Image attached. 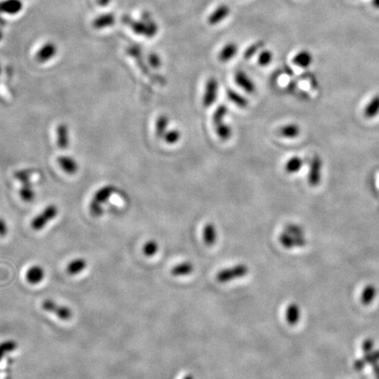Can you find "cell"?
Returning <instances> with one entry per match:
<instances>
[{"label":"cell","mask_w":379,"mask_h":379,"mask_svg":"<svg viewBox=\"0 0 379 379\" xmlns=\"http://www.w3.org/2000/svg\"><path fill=\"white\" fill-rule=\"evenodd\" d=\"M280 244L287 249L302 248L305 245V233L301 227L295 224H289L281 234H279Z\"/></svg>","instance_id":"obj_1"},{"label":"cell","mask_w":379,"mask_h":379,"mask_svg":"<svg viewBox=\"0 0 379 379\" xmlns=\"http://www.w3.org/2000/svg\"><path fill=\"white\" fill-rule=\"evenodd\" d=\"M123 22L126 23L127 26L131 27L135 34L152 38L156 36L158 32V26L151 18V15L149 13H143L141 20H134L131 19L129 16L123 17Z\"/></svg>","instance_id":"obj_2"},{"label":"cell","mask_w":379,"mask_h":379,"mask_svg":"<svg viewBox=\"0 0 379 379\" xmlns=\"http://www.w3.org/2000/svg\"><path fill=\"white\" fill-rule=\"evenodd\" d=\"M116 190L115 186L111 185L103 186L97 190L93 195V200L91 201L89 205L90 212L93 217H99L103 214V204L110 199L112 194L115 193Z\"/></svg>","instance_id":"obj_3"},{"label":"cell","mask_w":379,"mask_h":379,"mask_svg":"<svg viewBox=\"0 0 379 379\" xmlns=\"http://www.w3.org/2000/svg\"><path fill=\"white\" fill-rule=\"evenodd\" d=\"M249 268L247 264H238L229 268H225L216 274V280L220 284H227L236 279H242L249 274Z\"/></svg>","instance_id":"obj_4"},{"label":"cell","mask_w":379,"mask_h":379,"mask_svg":"<svg viewBox=\"0 0 379 379\" xmlns=\"http://www.w3.org/2000/svg\"><path fill=\"white\" fill-rule=\"evenodd\" d=\"M58 207L56 204H49L46 206L43 211L35 216L31 221V227L34 231H40L44 229L47 225L51 222L53 219H56V216L58 215Z\"/></svg>","instance_id":"obj_5"},{"label":"cell","mask_w":379,"mask_h":379,"mask_svg":"<svg viewBox=\"0 0 379 379\" xmlns=\"http://www.w3.org/2000/svg\"><path fill=\"white\" fill-rule=\"evenodd\" d=\"M41 307L46 312H51L53 314L59 318L60 320H71L73 315V312L70 307L66 305H60L53 299L47 298L41 303Z\"/></svg>","instance_id":"obj_6"},{"label":"cell","mask_w":379,"mask_h":379,"mask_svg":"<svg viewBox=\"0 0 379 379\" xmlns=\"http://www.w3.org/2000/svg\"><path fill=\"white\" fill-rule=\"evenodd\" d=\"M15 178L22 183L23 186L19 190V196L23 200L30 202L34 198V190L31 186L29 181V172L28 171H19L15 173Z\"/></svg>","instance_id":"obj_7"},{"label":"cell","mask_w":379,"mask_h":379,"mask_svg":"<svg viewBox=\"0 0 379 379\" xmlns=\"http://www.w3.org/2000/svg\"><path fill=\"white\" fill-rule=\"evenodd\" d=\"M231 13V8L228 4H221L216 7L215 10L209 15L207 23L210 26H217L228 18Z\"/></svg>","instance_id":"obj_8"},{"label":"cell","mask_w":379,"mask_h":379,"mask_svg":"<svg viewBox=\"0 0 379 379\" xmlns=\"http://www.w3.org/2000/svg\"><path fill=\"white\" fill-rule=\"evenodd\" d=\"M57 53V48L52 42L46 43L41 47L36 54V61L38 63H44L52 59Z\"/></svg>","instance_id":"obj_9"},{"label":"cell","mask_w":379,"mask_h":379,"mask_svg":"<svg viewBox=\"0 0 379 379\" xmlns=\"http://www.w3.org/2000/svg\"><path fill=\"white\" fill-rule=\"evenodd\" d=\"M287 323L290 326H296L301 318V310L297 303H290L287 305L284 312Z\"/></svg>","instance_id":"obj_10"},{"label":"cell","mask_w":379,"mask_h":379,"mask_svg":"<svg viewBox=\"0 0 379 379\" xmlns=\"http://www.w3.org/2000/svg\"><path fill=\"white\" fill-rule=\"evenodd\" d=\"M45 271L40 265H33L26 271V279L30 284H38L43 281Z\"/></svg>","instance_id":"obj_11"},{"label":"cell","mask_w":379,"mask_h":379,"mask_svg":"<svg viewBox=\"0 0 379 379\" xmlns=\"http://www.w3.org/2000/svg\"><path fill=\"white\" fill-rule=\"evenodd\" d=\"M57 163L59 164L60 168L67 174L73 175L78 172V168H79L78 162L75 160L72 156H60L57 159Z\"/></svg>","instance_id":"obj_12"},{"label":"cell","mask_w":379,"mask_h":379,"mask_svg":"<svg viewBox=\"0 0 379 379\" xmlns=\"http://www.w3.org/2000/svg\"><path fill=\"white\" fill-rule=\"evenodd\" d=\"M321 160L319 157H314L311 164V170L309 174L308 181L312 186H318L321 179Z\"/></svg>","instance_id":"obj_13"},{"label":"cell","mask_w":379,"mask_h":379,"mask_svg":"<svg viewBox=\"0 0 379 379\" xmlns=\"http://www.w3.org/2000/svg\"><path fill=\"white\" fill-rule=\"evenodd\" d=\"M57 140L56 143L60 149H66L70 144V135H69V127L66 124L61 123L56 128Z\"/></svg>","instance_id":"obj_14"},{"label":"cell","mask_w":379,"mask_h":379,"mask_svg":"<svg viewBox=\"0 0 379 379\" xmlns=\"http://www.w3.org/2000/svg\"><path fill=\"white\" fill-rule=\"evenodd\" d=\"M238 45L235 42H228L225 45L219 54V60L222 63H227L234 58L238 53Z\"/></svg>","instance_id":"obj_15"},{"label":"cell","mask_w":379,"mask_h":379,"mask_svg":"<svg viewBox=\"0 0 379 379\" xmlns=\"http://www.w3.org/2000/svg\"><path fill=\"white\" fill-rule=\"evenodd\" d=\"M22 2L19 0H4L0 2V12L16 14L22 10Z\"/></svg>","instance_id":"obj_16"},{"label":"cell","mask_w":379,"mask_h":379,"mask_svg":"<svg viewBox=\"0 0 379 379\" xmlns=\"http://www.w3.org/2000/svg\"><path fill=\"white\" fill-rule=\"evenodd\" d=\"M218 82L215 78H210L208 82L206 84V89L204 94V105L209 106L208 104H212L215 100V96L218 89Z\"/></svg>","instance_id":"obj_17"},{"label":"cell","mask_w":379,"mask_h":379,"mask_svg":"<svg viewBox=\"0 0 379 379\" xmlns=\"http://www.w3.org/2000/svg\"><path fill=\"white\" fill-rule=\"evenodd\" d=\"M294 65L302 69L308 68L312 63V56L307 50H301L292 59Z\"/></svg>","instance_id":"obj_18"},{"label":"cell","mask_w":379,"mask_h":379,"mask_svg":"<svg viewBox=\"0 0 379 379\" xmlns=\"http://www.w3.org/2000/svg\"><path fill=\"white\" fill-rule=\"evenodd\" d=\"M87 267V262L84 258H76L68 264L66 272L71 276H77L84 272Z\"/></svg>","instance_id":"obj_19"},{"label":"cell","mask_w":379,"mask_h":379,"mask_svg":"<svg viewBox=\"0 0 379 379\" xmlns=\"http://www.w3.org/2000/svg\"><path fill=\"white\" fill-rule=\"evenodd\" d=\"M194 272V265L190 262H182L171 269V274L174 277H186Z\"/></svg>","instance_id":"obj_20"},{"label":"cell","mask_w":379,"mask_h":379,"mask_svg":"<svg viewBox=\"0 0 379 379\" xmlns=\"http://www.w3.org/2000/svg\"><path fill=\"white\" fill-rule=\"evenodd\" d=\"M217 236L218 234H217V229L214 224H206L203 229V240H204V244L209 247L214 245L217 242Z\"/></svg>","instance_id":"obj_21"},{"label":"cell","mask_w":379,"mask_h":379,"mask_svg":"<svg viewBox=\"0 0 379 379\" xmlns=\"http://www.w3.org/2000/svg\"><path fill=\"white\" fill-rule=\"evenodd\" d=\"M377 297V289L373 284H368L364 288L361 293V302L365 305H369L374 301Z\"/></svg>","instance_id":"obj_22"},{"label":"cell","mask_w":379,"mask_h":379,"mask_svg":"<svg viewBox=\"0 0 379 379\" xmlns=\"http://www.w3.org/2000/svg\"><path fill=\"white\" fill-rule=\"evenodd\" d=\"M365 116L367 119H372L379 113V95H376L369 102L365 108Z\"/></svg>","instance_id":"obj_23"},{"label":"cell","mask_w":379,"mask_h":379,"mask_svg":"<svg viewBox=\"0 0 379 379\" xmlns=\"http://www.w3.org/2000/svg\"><path fill=\"white\" fill-rule=\"evenodd\" d=\"M235 81L238 84V86H241L242 88L248 91L249 93H251L252 91H254L255 86H254V83L252 82V80L249 78V76L242 72V71H238L236 75H235Z\"/></svg>","instance_id":"obj_24"},{"label":"cell","mask_w":379,"mask_h":379,"mask_svg":"<svg viewBox=\"0 0 379 379\" xmlns=\"http://www.w3.org/2000/svg\"><path fill=\"white\" fill-rule=\"evenodd\" d=\"M114 21H115L114 15L111 14V13L101 15V16L97 17V19L94 20L93 26L96 29H103L104 27H107V26L113 25Z\"/></svg>","instance_id":"obj_25"},{"label":"cell","mask_w":379,"mask_h":379,"mask_svg":"<svg viewBox=\"0 0 379 379\" xmlns=\"http://www.w3.org/2000/svg\"><path fill=\"white\" fill-rule=\"evenodd\" d=\"M302 166H303V160L301 158H299L297 156H294L292 158H290V160L287 161L285 166H284V170L287 173L293 174V173L299 171Z\"/></svg>","instance_id":"obj_26"},{"label":"cell","mask_w":379,"mask_h":379,"mask_svg":"<svg viewBox=\"0 0 379 379\" xmlns=\"http://www.w3.org/2000/svg\"><path fill=\"white\" fill-rule=\"evenodd\" d=\"M18 348V343L12 341V340H8L5 342L0 343V361L4 358L6 354L11 353L14 350H17Z\"/></svg>","instance_id":"obj_27"},{"label":"cell","mask_w":379,"mask_h":379,"mask_svg":"<svg viewBox=\"0 0 379 379\" xmlns=\"http://www.w3.org/2000/svg\"><path fill=\"white\" fill-rule=\"evenodd\" d=\"M142 250H143V253H144L146 257H154V256H156V253L158 252V250H159V244L156 241L150 240V241L146 242L143 246Z\"/></svg>","instance_id":"obj_28"},{"label":"cell","mask_w":379,"mask_h":379,"mask_svg":"<svg viewBox=\"0 0 379 379\" xmlns=\"http://www.w3.org/2000/svg\"><path fill=\"white\" fill-rule=\"evenodd\" d=\"M364 354L363 359L366 365H372L373 367L379 365V350H372Z\"/></svg>","instance_id":"obj_29"},{"label":"cell","mask_w":379,"mask_h":379,"mask_svg":"<svg viewBox=\"0 0 379 379\" xmlns=\"http://www.w3.org/2000/svg\"><path fill=\"white\" fill-rule=\"evenodd\" d=\"M299 127L297 125H287L281 129V134L288 138H296L299 134Z\"/></svg>","instance_id":"obj_30"},{"label":"cell","mask_w":379,"mask_h":379,"mask_svg":"<svg viewBox=\"0 0 379 379\" xmlns=\"http://www.w3.org/2000/svg\"><path fill=\"white\" fill-rule=\"evenodd\" d=\"M168 122V118L165 116H161L160 118H158L156 126V134L157 137L164 136V132L167 128Z\"/></svg>","instance_id":"obj_31"},{"label":"cell","mask_w":379,"mask_h":379,"mask_svg":"<svg viewBox=\"0 0 379 379\" xmlns=\"http://www.w3.org/2000/svg\"><path fill=\"white\" fill-rule=\"evenodd\" d=\"M273 60V54L270 50H264L258 56V64L261 66H268Z\"/></svg>","instance_id":"obj_32"},{"label":"cell","mask_w":379,"mask_h":379,"mask_svg":"<svg viewBox=\"0 0 379 379\" xmlns=\"http://www.w3.org/2000/svg\"><path fill=\"white\" fill-rule=\"evenodd\" d=\"M179 138H180V133L178 130L170 131L164 135V140L169 144H175L179 141Z\"/></svg>","instance_id":"obj_33"},{"label":"cell","mask_w":379,"mask_h":379,"mask_svg":"<svg viewBox=\"0 0 379 379\" xmlns=\"http://www.w3.org/2000/svg\"><path fill=\"white\" fill-rule=\"evenodd\" d=\"M264 43L263 42V41H258L257 43H255V44L251 45L250 47H249V49H248V50L246 51L245 54H244V56H245V58H250L251 56H253V55H255L256 53H257V50L258 49H261L263 46H264Z\"/></svg>","instance_id":"obj_34"},{"label":"cell","mask_w":379,"mask_h":379,"mask_svg":"<svg viewBox=\"0 0 379 379\" xmlns=\"http://www.w3.org/2000/svg\"><path fill=\"white\" fill-rule=\"evenodd\" d=\"M362 349L364 353L369 352V351H372L374 349V341L372 339H366L365 342H363V345H362Z\"/></svg>","instance_id":"obj_35"},{"label":"cell","mask_w":379,"mask_h":379,"mask_svg":"<svg viewBox=\"0 0 379 379\" xmlns=\"http://www.w3.org/2000/svg\"><path fill=\"white\" fill-rule=\"evenodd\" d=\"M8 234V226L5 220L0 218V236L4 237Z\"/></svg>","instance_id":"obj_36"},{"label":"cell","mask_w":379,"mask_h":379,"mask_svg":"<svg viewBox=\"0 0 379 379\" xmlns=\"http://www.w3.org/2000/svg\"><path fill=\"white\" fill-rule=\"evenodd\" d=\"M365 366H366V364H365V361H364L363 358L362 359H357L354 363V368L356 369V371H357V372H361L362 370H364Z\"/></svg>","instance_id":"obj_37"},{"label":"cell","mask_w":379,"mask_h":379,"mask_svg":"<svg viewBox=\"0 0 379 379\" xmlns=\"http://www.w3.org/2000/svg\"><path fill=\"white\" fill-rule=\"evenodd\" d=\"M149 62H150V63L152 64L154 67H158L160 65V58L156 56V55H154V54L149 56Z\"/></svg>","instance_id":"obj_38"},{"label":"cell","mask_w":379,"mask_h":379,"mask_svg":"<svg viewBox=\"0 0 379 379\" xmlns=\"http://www.w3.org/2000/svg\"><path fill=\"white\" fill-rule=\"evenodd\" d=\"M373 372H374L376 379H379V365L373 367Z\"/></svg>","instance_id":"obj_39"},{"label":"cell","mask_w":379,"mask_h":379,"mask_svg":"<svg viewBox=\"0 0 379 379\" xmlns=\"http://www.w3.org/2000/svg\"><path fill=\"white\" fill-rule=\"evenodd\" d=\"M372 5L377 9H379V0H372Z\"/></svg>","instance_id":"obj_40"},{"label":"cell","mask_w":379,"mask_h":379,"mask_svg":"<svg viewBox=\"0 0 379 379\" xmlns=\"http://www.w3.org/2000/svg\"><path fill=\"white\" fill-rule=\"evenodd\" d=\"M183 379H194L193 376L191 375V374H188V375L185 376V377L183 378Z\"/></svg>","instance_id":"obj_41"},{"label":"cell","mask_w":379,"mask_h":379,"mask_svg":"<svg viewBox=\"0 0 379 379\" xmlns=\"http://www.w3.org/2000/svg\"><path fill=\"white\" fill-rule=\"evenodd\" d=\"M1 38H2V33L0 32V40H1Z\"/></svg>","instance_id":"obj_42"},{"label":"cell","mask_w":379,"mask_h":379,"mask_svg":"<svg viewBox=\"0 0 379 379\" xmlns=\"http://www.w3.org/2000/svg\"><path fill=\"white\" fill-rule=\"evenodd\" d=\"M0 73H1V65H0Z\"/></svg>","instance_id":"obj_43"}]
</instances>
